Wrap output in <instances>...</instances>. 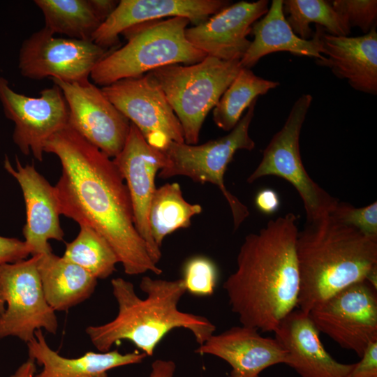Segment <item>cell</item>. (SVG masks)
<instances>
[{
	"mask_svg": "<svg viewBox=\"0 0 377 377\" xmlns=\"http://www.w3.org/2000/svg\"><path fill=\"white\" fill-rule=\"evenodd\" d=\"M37 268L48 304L67 311L88 299L97 279L76 264L52 252L39 255Z\"/></svg>",
	"mask_w": 377,
	"mask_h": 377,
	"instance_id": "24",
	"label": "cell"
},
{
	"mask_svg": "<svg viewBox=\"0 0 377 377\" xmlns=\"http://www.w3.org/2000/svg\"><path fill=\"white\" fill-rule=\"evenodd\" d=\"M308 313L319 332L360 357L377 340L376 290L366 280L341 290Z\"/></svg>",
	"mask_w": 377,
	"mask_h": 377,
	"instance_id": "12",
	"label": "cell"
},
{
	"mask_svg": "<svg viewBox=\"0 0 377 377\" xmlns=\"http://www.w3.org/2000/svg\"><path fill=\"white\" fill-rule=\"evenodd\" d=\"M50 80L61 89L68 105V125L110 158L117 156L127 139L129 120L95 84Z\"/></svg>",
	"mask_w": 377,
	"mask_h": 377,
	"instance_id": "14",
	"label": "cell"
},
{
	"mask_svg": "<svg viewBox=\"0 0 377 377\" xmlns=\"http://www.w3.org/2000/svg\"><path fill=\"white\" fill-rule=\"evenodd\" d=\"M269 1H241L230 4L205 22L186 28L187 40L207 56L241 60L250 46L253 24L268 11Z\"/></svg>",
	"mask_w": 377,
	"mask_h": 377,
	"instance_id": "16",
	"label": "cell"
},
{
	"mask_svg": "<svg viewBox=\"0 0 377 377\" xmlns=\"http://www.w3.org/2000/svg\"><path fill=\"white\" fill-rule=\"evenodd\" d=\"M108 50L92 41L56 37L45 27L34 32L20 47L18 68L27 78H57L84 82Z\"/></svg>",
	"mask_w": 377,
	"mask_h": 377,
	"instance_id": "11",
	"label": "cell"
},
{
	"mask_svg": "<svg viewBox=\"0 0 377 377\" xmlns=\"http://www.w3.org/2000/svg\"><path fill=\"white\" fill-rule=\"evenodd\" d=\"M27 344L29 358L42 367L34 377H108L109 370L141 363L147 357L144 353L122 354L113 350L89 351L78 357H65L49 346L41 330H36L34 339Z\"/></svg>",
	"mask_w": 377,
	"mask_h": 377,
	"instance_id": "23",
	"label": "cell"
},
{
	"mask_svg": "<svg viewBox=\"0 0 377 377\" xmlns=\"http://www.w3.org/2000/svg\"><path fill=\"white\" fill-rule=\"evenodd\" d=\"M217 268L207 257L197 256L186 261L183 269L186 290L196 296L214 293L217 281Z\"/></svg>",
	"mask_w": 377,
	"mask_h": 377,
	"instance_id": "30",
	"label": "cell"
},
{
	"mask_svg": "<svg viewBox=\"0 0 377 377\" xmlns=\"http://www.w3.org/2000/svg\"><path fill=\"white\" fill-rule=\"evenodd\" d=\"M41 10L46 29L54 34L69 38L91 41L103 23L90 0H35Z\"/></svg>",
	"mask_w": 377,
	"mask_h": 377,
	"instance_id": "25",
	"label": "cell"
},
{
	"mask_svg": "<svg viewBox=\"0 0 377 377\" xmlns=\"http://www.w3.org/2000/svg\"><path fill=\"white\" fill-rule=\"evenodd\" d=\"M175 363L172 360H156L151 364L149 377H175Z\"/></svg>",
	"mask_w": 377,
	"mask_h": 377,
	"instance_id": "36",
	"label": "cell"
},
{
	"mask_svg": "<svg viewBox=\"0 0 377 377\" xmlns=\"http://www.w3.org/2000/svg\"><path fill=\"white\" fill-rule=\"evenodd\" d=\"M256 102L257 99L250 105L245 114L228 134L201 145L171 142L162 150L165 163L159 171V177L168 179L184 176L197 183H210L216 186L230 206L234 230L238 229L249 216V211L228 190L224 183V174L237 151H251L255 147L249 129Z\"/></svg>",
	"mask_w": 377,
	"mask_h": 377,
	"instance_id": "7",
	"label": "cell"
},
{
	"mask_svg": "<svg viewBox=\"0 0 377 377\" xmlns=\"http://www.w3.org/2000/svg\"><path fill=\"white\" fill-rule=\"evenodd\" d=\"M313 97L301 95L293 105L282 126L263 151V157L247 182L266 176L283 178L296 189L302 200L306 223L326 217L332 212L339 200L325 191L309 175L302 163L300 136Z\"/></svg>",
	"mask_w": 377,
	"mask_h": 377,
	"instance_id": "8",
	"label": "cell"
},
{
	"mask_svg": "<svg viewBox=\"0 0 377 377\" xmlns=\"http://www.w3.org/2000/svg\"><path fill=\"white\" fill-rule=\"evenodd\" d=\"M297 219L289 212L245 237L237 268L223 285L242 325L274 332L297 306Z\"/></svg>",
	"mask_w": 377,
	"mask_h": 377,
	"instance_id": "2",
	"label": "cell"
},
{
	"mask_svg": "<svg viewBox=\"0 0 377 377\" xmlns=\"http://www.w3.org/2000/svg\"><path fill=\"white\" fill-rule=\"evenodd\" d=\"M36 374V363L29 358L23 362L9 377H34Z\"/></svg>",
	"mask_w": 377,
	"mask_h": 377,
	"instance_id": "38",
	"label": "cell"
},
{
	"mask_svg": "<svg viewBox=\"0 0 377 377\" xmlns=\"http://www.w3.org/2000/svg\"><path fill=\"white\" fill-rule=\"evenodd\" d=\"M242 68L239 60L207 56L193 64H172L150 72L177 117L186 144L197 145L206 117Z\"/></svg>",
	"mask_w": 377,
	"mask_h": 377,
	"instance_id": "6",
	"label": "cell"
},
{
	"mask_svg": "<svg viewBox=\"0 0 377 377\" xmlns=\"http://www.w3.org/2000/svg\"><path fill=\"white\" fill-rule=\"evenodd\" d=\"M90 2L96 13L104 22L116 8L119 1L90 0Z\"/></svg>",
	"mask_w": 377,
	"mask_h": 377,
	"instance_id": "37",
	"label": "cell"
},
{
	"mask_svg": "<svg viewBox=\"0 0 377 377\" xmlns=\"http://www.w3.org/2000/svg\"><path fill=\"white\" fill-rule=\"evenodd\" d=\"M111 285L118 304L117 316L107 323L86 328L91 343L101 352L109 351L114 343L126 340L147 356H152L164 336L175 328L190 330L199 346L214 334L216 326L206 317L178 309L186 292L182 279L143 276L140 288L147 294L145 299L139 297L133 284L122 278L112 279Z\"/></svg>",
	"mask_w": 377,
	"mask_h": 377,
	"instance_id": "3",
	"label": "cell"
},
{
	"mask_svg": "<svg viewBox=\"0 0 377 377\" xmlns=\"http://www.w3.org/2000/svg\"><path fill=\"white\" fill-rule=\"evenodd\" d=\"M61 165L54 186L61 215L99 233L128 275L162 269L138 232L127 186L112 159L67 125L45 143Z\"/></svg>",
	"mask_w": 377,
	"mask_h": 377,
	"instance_id": "1",
	"label": "cell"
},
{
	"mask_svg": "<svg viewBox=\"0 0 377 377\" xmlns=\"http://www.w3.org/2000/svg\"><path fill=\"white\" fill-rule=\"evenodd\" d=\"M283 12L293 32L304 40L312 38L311 23L321 26L326 32L339 36H348L350 28L335 11L331 1L325 0H286Z\"/></svg>",
	"mask_w": 377,
	"mask_h": 377,
	"instance_id": "29",
	"label": "cell"
},
{
	"mask_svg": "<svg viewBox=\"0 0 377 377\" xmlns=\"http://www.w3.org/2000/svg\"><path fill=\"white\" fill-rule=\"evenodd\" d=\"M112 160L127 186L135 228L146 244L150 258L157 264L162 253L151 235L149 214L156 188V175L165 165V154L162 150L151 146L131 123L124 146Z\"/></svg>",
	"mask_w": 377,
	"mask_h": 377,
	"instance_id": "15",
	"label": "cell"
},
{
	"mask_svg": "<svg viewBox=\"0 0 377 377\" xmlns=\"http://www.w3.org/2000/svg\"><path fill=\"white\" fill-rule=\"evenodd\" d=\"M0 102L7 119L14 123L13 140L24 155L42 162L46 142L68 124V108L61 89L54 84L39 97L15 91L0 76Z\"/></svg>",
	"mask_w": 377,
	"mask_h": 377,
	"instance_id": "13",
	"label": "cell"
},
{
	"mask_svg": "<svg viewBox=\"0 0 377 377\" xmlns=\"http://www.w3.org/2000/svg\"><path fill=\"white\" fill-rule=\"evenodd\" d=\"M195 353L225 360L231 367L229 377H259L265 369L288 362L286 351L275 337H263L258 330L244 325L212 334Z\"/></svg>",
	"mask_w": 377,
	"mask_h": 377,
	"instance_id": "19",
	"label": "cell"
},
{
	"mask_svg": "<svg viewBox=\"0 0 377 377\" xmlns=\"http://www.w3.org/2000/svg\"><path fill=\"white\" fill-rule=\"evenodd\" d=\"M97 279L109 277L116 269L118 258L108 242L96 230L80 226L77 237L66 244L62 256Z\"/></svg>",
	"mask_w": 377,
	"mask_h": 377,
	"instance_id": "28",
	"label": "cell"
},
{
	"mask_svg": "<svg viewBox=\"0 0 377 377\" xmlns=\"http://www.w3.org/2000/svg\"><path fill=\"white\" fill-rule=\"evenodd\" d=\"M274 332L287 353L286 364L302 377H349L355 363H341L328 353L308 313L294 309Z\"/></svg>",
	"mask_w": 377,
	"mask_h": 377,
	"instance_id": "20",
	"label": "cell"
},
{
	"mask_svg": "<svg viewBox=\"0 0 377 377\" xmlns=\"http://www.w3.org/2000/svg\"><path fill=\"white\" fill-rule=\"evenodd\" d=\"M323 55L319 66L331 69L335 76L347 80L354 89L371 94L377 93V32L376 27L360 36H339L320 26Z\"/></svg>",
	"mask_w": 377,
	"mask_h": 377,
	"instance_id": "21",
	"label": "cell"
},
{
	"mask_svg": "<svg viewBox=\"0 0 377 377\" xmlns=\"http://www.w3.org/2000/svg\"><path fill=\"white\" fill-rule=\"evenodd\" d=\"M349 377H377V340L367 346Z\"/></svg>",
	"mask_w": 377,
	"mask_h": 377,
	"instance_id": "34",
	"label": "cell"
},
{
	"mask_svg": "<svg viewBox=\"0 0 377 377\" xmlns=\"http://www.w3.org/2000/svg\"><path fill=\"white\" fill-rule=\"evenodd\" d=\"M229 5L226 0H121L91 41L108 49L118 43L119 34L126 29L168 17H185L198 25Z\"/></svg>",
	"mask_w": 377,
	"mask_h": 377,
	"instance_id": "18",
	"label": "cell"
},
{
	"mask_svg": "<svg viewBox=\"0 0 377 377\" xmlns=\"http://www.w3.org/2000/svg\"><path fill=\"white\" fill-rule=\"evenodd\" d=\"M202 210L199 204H191L184 199L178 183H168L156 188L149 214V228L156 244L161 249L167 235L188 228L192 217Z\"/></svg>",
	"mask_w": 377,
	"mask_h": 377,
	"instance_id": "26",
	"label": "cell"
},
{
	"mask_svg": "<svg viewBox=\"0 0 377 377\" xmlns=\"http://www.w3.org/2000/svg\"><path fill=\"white\" fill-rule=\"evenodd\" d=\"M331 4L350 29L357 27L366 34L376 25V0H334Z\"/></svg>",
	"mask_w": 377,
	"mask_h": 377,
	"instance_id": "31",
	"label": "cell"
},
{
	"mask_svg": "<svg viewBox=\"0 0 377 377\" xmlns=\"http://www.w3.org/2000/svg\"><path fill=\"white\" fill-rule=\"evenodd\" d=\"M189 22L185 17H175L126 29L122 34L127 43L109 53L93 68L90 77L94 83L105 87L163 66L200 62L207 55L186 38Z\"/></svg>",
	"mask_w": 377,
	"mask_h": 377,
	"instance_id": "5",
	"label": "cell"
},
{
	"mask_svg": "<svg viewBox=\"0 0 377 377\" xmlns=\"http://www.w3.org/2000/svg\"><path fill=\"white\" fill-rule=\"evenodd\" d=\"M31 255L24 241L0 236V265L27 259Z\"/></svg>",
	"mask_w": 377,
	"mask_h": 377,
	"instance_id": "33",
	"label": "cell"
},
{
	"mask_svg": "<svg viewBox=\"0 0 377 377\" xmlns=\"http://www.w3.org/2000/svg\"><path fill=\"white\" fill-rule=\"evenodd\" d=\"M280 83L266 80L242 68L213 108L215 124L230 131L242 118L244 111L260 95L276 88Z\"/></svg>",
	"mask_w": 377,
	"mask_h": 377,
	"instance_id": "27",
	"label": "cell"
},
{
	"mask_svg": "<svg viewBox=\"0 0 377 377\" xmlns=\"http://www.w3.org/2000/svg\"><path fill=\"white\" fill-rule=\"evenodd\" d=\"M5 306H6L5 301L3 300V297L1 290L0 288V316L3 313L5 310Z\"/></svg>",
	"mask_w": 377,
	"mask_h": 377,
	"instance_id": "39",
	"label": "cell"
},
{
	"mask_svg": "<svg viewBox=\"0 0 377 377\" xmlns=\"http://www.w3.org/2000/svg\"><path fill=\"white\" fill-rule=\"evenodd\" d=\"M39 254L0 265V288L5 301L0 316V339L15 337L27 343L36 330L55 334L58 321L48 304L37 268Z\"/></svg>",
	"mask_w": 377,
	"mask_h": 377,
	"instance_id": "9",
	"label": "cell"
},
{
	"mask_svg": "<svg viewBox=\"0 0 377 377\" xmlns=\"http://www.w3.org/2000/svg\"><path fill=\"white\" fill-rule=\"evenodd\" d=\"M299 309L308 313L341 290L365 281L377 266V238L331 216L306 223L298 232Z\"/></svg>",
	"mask_w": 377,
	"mask_h": 377,
	"instance_id": "4",
	"label": "cell"
},
{
	"mask_svg": "<svg viewBox=\"0 0 377 377\" xmlns=\"http://www.w3.org/2000/svg\"><path fill=\"white\" fill-rule=\"evenodd\" d=\"M257 209L265 214L275 213L280 206L278 193L272 188H264L258 191L255 197Z\"/></svg>",
	"mask_w": 377,
	"mask_h": 377,
	"instance_id": "35",
	"label": "cell"
},
{
	"mask_svg": "<svg viewBox=\"0 0 377 377\" xmlns=\"http://www.w3.org/2000/svg\"><path fill=\"white\" fill-rule=\"evenodd\" d=\"M283 12V1L273 0L267 13L252 26L253 40L240 60L242 68H251L263 57L277 52L313 57L323 61L320 26L316 25L312 38L304 40L297 36L288 23Z\"/></svg>",
	"mask_w": 377,
	"mask_h": 377,
	"instance_id": "22",
	"label": "cell"
},
{
	"mask_svg": "<svg viewBox=\"0 0 377 377\" xmlns=\"http://www.w3.org/2000/svg\"><path fill=\"white\" fill-rule=\"evenodd\" d=\"M330 216L367 236L377 238L376 201L362 207L339 202Z\"/></svg>",
	"mask_w": 377,
	"mask_h": 377,
	"instance_id": "32",
	"label": "cell"
},
{
	"mask_svg": "<svg viewBox=\"0 0 377 377\" xmlns=\"http://www.w3.org/2000/svg\"><path fill=\"white\" fill-rule=\"evenodd\" d=\"M101 90L151 146L163 150L171 142H185L182 125L150 72L118 80Z\"/></svg>",
	"mask_w": 377,
	"mask_h": 377,
	"instance_id": "10",
	"label": "cell"
},
{
	"mask_svg": "<svg viewBox=\"0 0 377 377\" xmlns=\"http://www.w3.org/2000/svg\"><path fill=\"white\" fill-rule=\"evenodd\" d=\"M3 168L17 182L22 191L26 209L24 241L31 255L52 252L49 240L63 241L64 236L54 186L36 170L34 164L24 165L17 157L13 167L6 156Z\"/></svg>",
	"mask_w": 377,
	"mask_h": 377,
	"instance_id": "17",
	"label": "cell"
}]
</instances>
